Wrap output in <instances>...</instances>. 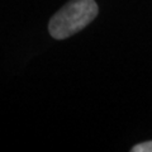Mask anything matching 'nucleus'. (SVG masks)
<instances>
[{"mask_svg":"<svg viewBox=\"0 0 152 152\" xmlns=\"http://www.w3.org/2000/svg\"><path fill=\"white\" fill-rule=\"evenodd\" d=\"M95 0H70L50 19L48 31L56 39H65L84 29L98 15Z\"/></svg>","mask_w":152,"mask_h":152,"instance_id":"nucleus-1","label":"nucleus"},{"mask_svg":"<svg viewBox=\"0 0 152 152\" xmlns=\"http://www.w3.org/2000/svg\"><path fill=\"white\" fill-rule=\"evenodd\" d=\"M132 152H152V141H147L143 143H138L131 148Z\"/></svg>","mask_w":152,"mask_h":152,"instance_id":"nucleus-2","label":"nucleus"}]
</instances>
